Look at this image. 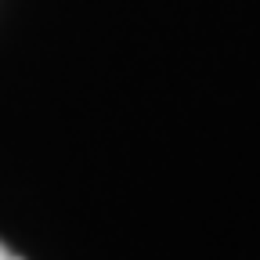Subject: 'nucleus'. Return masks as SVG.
Segmentation results:
<instances>
[{"mask_svg":"<svg viewBox=\"0 0 260 260\" xmlns=\"http://www.w3.org/2000/svg\"><path fill=\"white\" fill-rule=\"evenodd\" d=\"M0 260H22V256H18V253H11L4 242H0Z\"/></svg>","mask_w":260,"mask_h":260,"instance_id":"f257e3e1","label":"nucleus"}]
</instances>
